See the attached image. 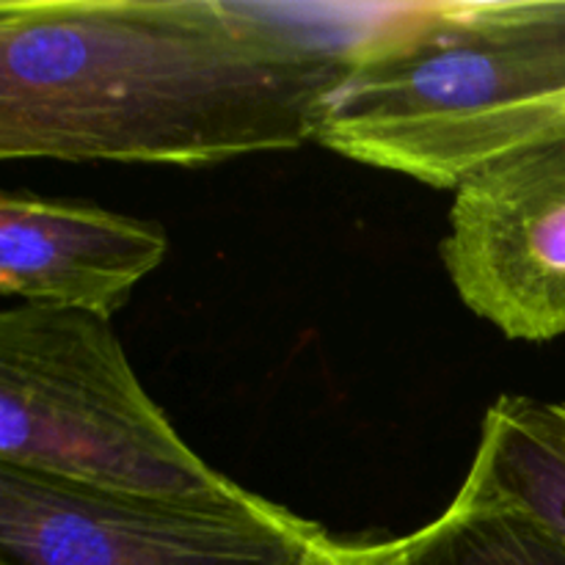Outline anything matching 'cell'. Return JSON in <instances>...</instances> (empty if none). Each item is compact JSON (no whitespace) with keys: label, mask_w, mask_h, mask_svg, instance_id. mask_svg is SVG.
<instances>
[{"label":"cell","mask_w":565,"mask_h":565,"mask_svg":"<svg viewBox=\"0 0 565 565\" xmlns=\"http://www.w3.org/2000/svg\"><path fill=\"white\" fill-rule=\"evenodd\" d=\"M375 22L235 0H3L0 158L207 166L298 149Z\"/></svg>","instance_id":"cell-1"},{"label":"cell","mask_w":565,"mask_h":565,"mask_svg":"<svg viewBox=\"0 0 565 565\" xmlns=\"http://www.w3.org/2000/svg\"><path fill=\"white\" fill-rule=\"evenodd\" d=\"M565 136V0L395 9L356 44L318 143L456 191L505 154Z\"/></svg>","instance_id":"cell-2"},{"label":"cell","mask_w":565,"mask_h":565,"mask_svg":"<svg viewBox=\"0 0 565 565\" xmlns=\"http://www.w3.org/2000/svg\"><path fill=\"white\" fill-rule=\"evenodd\" d=\"M0 467L163 500L246 491L177 434L110 320L31 303L0 312Z\"/></svg>","instance_id":"cell-3"},{"label":"cell","mask_w":565,"mask_h":565,"mask_svg":"<svg viewBox=\"0 0 565 565\" xmlns=\"http://www.w3.org/2000/svg\"><path fill=\"white\" fill-rule=\"evenodd\" d=\"M323 533L252 491L163 500L0 467V565H298Z\"/></svg>","instance_id":"cell-4"},{"label":"cell","mask_w":565,"mask_h":565,"mask_svg":"<svg viewBox=\"0 0 565 565\" xmlns=\"http://www.w3.org/2000/svg\"><path fill=\"white\" fill-rule=\"evenodd\" d=\"M441 259L461 301L505 337H565V136L467 177Z\"/></svg>","instance_id":"cell-5"},{"label":"cell","mask_w":565,"mask_h":565,"mask_svg":"<svg viewBox=\"0 0 565 565\" xmlns=\"http://www.w3.org/2000/svg\"><path fill=\"white\" fill-rule=\"evenodd\" d=\"M160 224L75 199L0 196V292L110 320L163 263Z\"/></svg>","instance_id":"cell-6"},{"label":"cell","mask_w":565,"mask_h":565,"mask_svg":"<svg viewBox=\"0 0 565 565\" xmlns=\"http://www.w3.org/2000/svg\"><path fill=\"white\" fill-rule=\"evenodd\" d=\"M456 497L511 508L565 544V403L497 397Z\"/></svg>","instance_id":"cell-7"},{"label":"cell","mask_w":565,"mask_h":565,"mask_svg":"<svg viewBox=\"0 0 565 565\" xmlns=\"http://www.w3.org/2000/svg\"><path fill=\"white\" fill-rule=\"evenodd\" d=\"M403 565H565V544L511 508L456 497L403 539Z\"/></svg>","instance_id":"cell-8"},{"label":"cell","mask_w":565,"mask_h":565,"mask_svg":"<svg viewBox=\"0 0 565 565\" xmlns=\"http://www.w3.org/2000/svg\"><path fill=\"white\" fill-rule=\"evenodd\" d=\"M298 565H403V539L342 541L323 533Z\"/></svg>","instance_id":"cell-9"}]
</instances>
